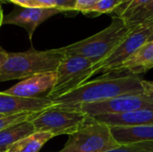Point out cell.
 Here are the masks:
<instances>
[{
    "label": "cell",
    "mask_w": 153,
    "mask_h": 152,
    "mask_svg": "<svg viewBox=\"0 0 153 152\" xmlns=\"http://www.w3.org/2000/svg\"><path fill=\"white\" fill-rule=\"evenodd\" d=\"M142 78L120 76L88 81L74 90L53 99L54 107L74 108L82 104L95 103L123 95L143 94Z\"/></svg>",
    "instance_id": "obj_1"
},
{
    "label": "cell",
    "mask_w": 153,
    "mask_h": 152,
    "mask_svg": "<svg viewBox=\"0 0 153 152\" xmlns=\"http://www.w3.org/2000/svg\"><path fill=\"white\" fill-rule=\"evenodd\" d=\"M65 55L59 48L8 53L0 67V82L23 80L35 74L56 72Z\"/></svg>",
    "instance_id": "obj_2"
},
{
    "label": "cell",
    "mask_w": 153,
    "mask_h": 152,
    "mask_svg": "<svg viewBox=\"0 0 153 152\" xmlns=\"http://www.w3.org/2000/svg\"><path fill=\"white\" fill-rule=\"evenodd\" d=\"M126 22L118 16L101 31L78 42L60 47L65 56H79L97 64L106 57L132 31Z\"/></svg>",
    "instance_id": "obj_3"
},
{
    "label": "cell",
    "mask_w": 153,
    "mask_h": 152,
    "mask_svg": "<svg viewBox=\"0 0 153 152\" xmlns=\"http://www.w3.org/2000/svg\"><path fill=\"white\" fill-rule=\"evenodd\" d=\"M121 145L114 139L110 126L90 116L69 138L59 152H105Z\"/></svg>",
    "instance_id": "obj_4"
},
{
    "label": "cell",
    "mask_w": 153,
    "mask_h": 152,
    "mask_svg": "<svg viewBox=\"0 0 153 152\" xmlns=\"http://www.w3.org/2000/svg\"><path fill=\"white\" fill-rule=\"evenodd\" d=\"M92 62L85 57L65 56L56 71L55 84L46 97L53 100L74 90L92 77Z\"/></svg>",
    "instance_id": "obj_5"
},
{
    "label": "cell",
    "mask_w": 153,
    "mask_h": 152,
    "mask_svg": "<svg viewBox=\"0 0 153 152\" xmlns=\"http://www.w3.org/2000/svg\"><path fill=\"white\" fill-rule=\"evenodd\" d=\"M89 116L74 108L52 107L36 116L31 123L36 132H45L58 135L68 136L77 132L89 119Z\"/></svg>",
    "instance_id": "obj_6"
},
{
    "label": "cell",
    "mask_w": 153,
    "mask_h": 152,
    "mask_svg": "<svg viewBox=\"0 0 153 152\" xmlns=\"http://www.w3.org/2000/svg\"><path fill=\"white\" fill-rule=\"evenodd\" d=\"M153 22L142 24L133 28L126 38L119 43L106 57L93 65L92 76L101 73V76L118 67L127 60L141 46L148 41L152 31Z\"/></svg>",
    "instance_id": "obj_7"
},
{
    "label": "cell",
    "mask_w": 153,
    "mask_h": 152,
    "mask_svg": "<svg viewBox=\"0 0 153 152\" xmlns=\"http://www.w3.org/2000/svg\"><path fill=\"white\" fill-rule=\"evenodd\" d=\"M77 108L85 115L94 117L104 115L123 114L139 109H153V99L145 94L123 95L95 103L82 104Z\"/></svg>",
    "instance_id": "obj_8"
},
{
    "label": "cell",
    "mask_w": 153,
    "mask_h": 152,
    "mask_svg": "<svg viewBox=\"0 0 153 152\" xmlns=\"http://www.w3.org/2000/svg\"><path fill=\"white\" fill-rule=\"evenodd\" d=\"M53 106V101L47 97L22 98L0 92V115L3 116L42 112Z\"/></svg>",
    "instance_id": "obj_9"
},
{
    "label": "cell",
    "mask_w": 153,
    "mask_h": 152,
    "mask_svg": "<svg viewBox=\"0 0 153 152\" xmlns=\"http://www.w3.org/2000/svg\"><path fill=\"white\" fill-rule=\"evenodd\" d=\"M153 68V40L145 42L127 60L116 69L100 78L136 76Z\"/></svg>",
    "instance_id": "obj_10"
},
{
    "label": "cell",
    "mask_w": 153,
    "mask_h": 152,
    "mask_svg": "<svg viewBox=\"0 0 153 152\" xmlns=\"http://www.w3.org/2000/svg\"><path fill=\"white\" fill-rule=\"evenodd\" d=\"M56 78V72L35 74L23 79L4 92L22 98H37L39 94L50 91L55 84Z\"/></svg>",
    "instance_id": "obj_11"
},
{
    "label": "cell",
    "mask_w": 153,
    "mask_h": 152,
    "mask_svg": "<svg viewBox=\"0 0 153 152\" xmlns=\"http://www.w3.org/2000/svg\"><path fill=\"white\" fill-rule=\"evenodd\" d=\"M63 13L60 9L53 8H23L16 13H11L4 19L3 24H13L24 28L31 41L32 35L38 26L47 19Z\"/></svg>",
    "instance_id": "obj_12"
},
{
    "label": "cell",
    "mask_w": 153,
    "mask_h": 152,
    "mask_svg": "<svg viewBox=\"0 0 153 152\" xmlns=\"http://www.w3.org/2000/svg\"><path fill=\"white\" fill-rule=\"evenodd\" d=\"M97 121L108 126H136L153 125V109L144 108L123 114L104 115L94 116Z\"/></svg>",
    "instance_id": "obj_13"
},
{
    "label": "cell",
    "mask_w": 153,
    "mask_h": 152,
    "mask_svg": "<svg viewBox=\"0 0 153 152\" xmlns=\"http://www.w3.org/2000/svg\"><path fill=\"white\" fill-rule=\"evenodd\" d=\"M114 139L121 146L153 141V125L111 126Z\"/></svg>",
    "instance_id": "obj_14"
},
{
    "label": "cell",
    "mask_w": 153,
    "mask_h": 152,
    "mask_svg": "<svg viewBox=\"0 0 153 152\" xmlns=\"http://www.w3.org/2000/svg\"><path fill=\"white\" fill-rule=\"evenodd\" d=\"M36 132L30 120L13 124L0 131V152L8 151L19 141Z\"/></svg>",
    "instance_id": "obj_15"
},
{
    "label": "cell",
    "mask_w": 153,
    "mask_h": 152,
    "mask_svg": "<svg viewBox=\"0 0 153 152\" xmlns=\"http://www.w3.org/2000/svg\"><path fill=\"white\" fill-rule=\"evenodd\" d=\"M55 136L49 133L35 132L30 136L19 141L8 151L9 152H38L46 142Z\"/></svg>",
    "instance_id": "obj_16"
},
{
    "label": "cell",
    "mask_w": 153,
    "mask_h": 152,
    "mask_svg": "<svg viewBox=\"0 0 153 152\" xmlns=\"http://www.w3.org/2000/svg\"><path fill=\"white\" fill-rule=\"evenodd\" d=\"M125 22L131 29L142 24L153 22V0H151L134 15L125 20Z\"/></svg>",
    "instance_id": "obj_17"
},
{
    "label": "cell",
    "mask_w": 153,
    "mask_h": 152,
    "mask_svg": "<svg viewBox=\"0 0 153 152\" xmlns=\"http://www.w3.org/2000/svg\"><path fill=\"white\" fill-rule=\"evenodd\" d=\"M150 1L151 0H124L120 6L115 10V13H117V16L125 21L134 15Z\"/></svg>",
    "instance_id": "obj_18"
},
{
    "label": "cell",
    "mask_w": 153,
    "mask_h": 152,
    "mask_svg": "<svg viewBox=\"0 0 153 152\" xmlns=\"http://www.w3.org/2000/svg\"><path fill=\"white\" fill-rule=\"evenodd\" d=\"M43 112V111H42ZM41 112H36V113H22V114H17L13 116H6L0 118V131L20 122L27 121V120H33L36 116H38Z\"/></svg>",
    "instance_id": "obj_19"
},
{
    "label": "cell",
    "mask_w": 153,
    "mask_h": 152,
    "mask_svg": "<svg viewBox=\"0 0 153 152\" xmlns=\"http://www.w3.org/2000/svg\"><path fill=\"white\" fill-rule=\"evenodd\" d=\"M123 1L124 0H100L91 13H109L115 12V10L120 6Z\"/></svg>",
    "instance_id": "obj_20"
},
{
    "label": "cell",
    "mask_w": 153,
    "mask_h": 152,
    "mask_svg": "<svg viewBox=\"0 0 153 152\" xmlns=\"http://www.w3.org/2000/svg\"><path fill=\"white\" fill-rule=\"evenodd\" d=\"M99 1L100 0H77L74 12H81L83 13H91Z\"/></svg>",
    "instance_id": "obj_21"
},
{
    "label": "cell",
    "mask_w": 153,
    "mask_h": 152,
    "mask_svg": "<svg viewBox=\"0 0 153 152\" xmlns=\"http://www.w3.org/2000/svg\"><path fill=\"white\" fill-rule=\"evenodd\" d=\"M55 6L62 12L74 11L77 0H53Z\"/></svg>",
    "instance_id": "obj_22"
},
{
    "label": "cell",
    "mask_w": 153,
    "mask_h": 152,
    "mask_svg": "<svg viewBox=\"0 0 153 152\" xmlns=\"http://www.w3.org/2000/svg\"><path fill=\"white\" fill-rule=\"evenodd\" d=\"M32 4H33V7H35V8H53V7H56L53 0H32Z\"/></svg>",
    "instance_id": "obj_23"
},
{
    "label": "cell",
    "mask_w": 153,
    "mask_h": 152,
    "mask_svg": "<svg viewBox=\"0 0 153 152\" xmlns=\"http://www.w3.org/2000/svg\"><path fill=\"white\" fill-rule=\"evenodd\" d=\"M105 152H148L143 151L139 148H136L133 145H127V146H120L117 149H113L110 151Z\"/></svg>",
    "instance_id": "obj_24"
},
{
    "label": "cell",
    "mask_w": 153,
    "mask_h": 152,
    "mask_svg": "<svg viewBox=\"0 0 153 152\" xmlns=\"http://www.w3.org/2000/svg\"><path fill=\"white\" fill-rule=\"evenodd\" d=\"M142 86L143 89V94L153 99V81L142 80Z\"/></svg>",
    "instance_id": "obj_25"
},
{
    "label": "cell",
    "mask_w": 153,
    "mask_h": 152,
    "mask_svg": "<svg viewBox=\"0 0 153 152\" xmlns=\"http://www.w3.org/2000/svg\"><path fill=\"white\" fill-rule=\"evenodd\" d=\"M133 146L139 148L143 151L148 152H153V141L152 142H141V143H136L133 144Z\"/></svg>",
    "instance_id": "obj_26"
},
{
    "label": "cell",
    "mask_w": 153,
    "mask_h": 152,
    "mask_svg": "<svg viewBox=\"0 0 153 152\" xmlns=\"http://www.w3.org/2000/svg\"><path fill=\"white\" fill-rule=\"evenodd\" d=\"M9 2H12L17 5H20L23 8H34L32 0H8Z\"/></svg>",
    "instance_id": "obj_27"
},
{
    "label": "cell",
    "mask_w": 153,
    "mask_h": 152,
    "mask_svg": "<svg viewBox=\"0 0 153 152\" xmlns=\"http://www.w3.org/2000/svg\"><path fill=\"white\" fill-rule=\"evenodd\" d=\"M7 56H8V53L0 47V67L2 66V65L4 64V62L7 58Z\"/></svg>",
    "instance_id": "obj_28"
},
{
    "label": "cell",
    "mask_w": 153,
    "mask_h": 152,
    "mask_svg": "<svg viewBox=\"0 0 153 152\" xmlns=\"http://www.w3.org/2000/svg\"><path fill=\"white\" fill-rule=\"evenodd\" d=\"M3 22H4V13H3V9L0 4V28H1Z\"/></svg>",
    "instance_id": "obj_29"
},
{
    "label": "cell",
    "mask_w": 153,
    "mask_h": 152,
    "mask_svg": "<svg viewBox=\"0 0 153 152\" xmlns=\"http://www.w3.org/2000/svg\"><path fill=\"white\" fill-rule=\"evenodd\" d=\"M152 40H153V28H152V34H151V36H150V38H149L148 41H152Z\"/></svg>",
    "instance_id": "obj_30"
},
{
    "label": "cell",
    "mask_w": 153,
    "mask_h": 152,
    "mask_svg": "<svg viewBox=\"0 0 153 152\" xmlns=\"http://www.w3.org/2000/svg\"><path fill=\"white\" fill-rule=\"evenodd\" d=\"M6 2H9L8 0H0V4H1V3H6Z\"/></svg>",
    "instance_id": "obj_31"
},
{
    "label": "cell",
    "mask_w": 153,
    "mask_h": 152,
    "mask_svg": "<svg viewBox=\"0 0 153 152\" xmlns=\"http://www.w3.org/2000/svg\"><path fill=\"white\" fill-rule=\"evenodd\" d=\"M4 116H3V115H0V118H1V117H4Z\"/></svg>",
    "instance_id": "obj_32"
},
{
    "label": "cell",
    "mask_w": 153,
    "mask_h": 152,
    "mask_svg": "<svg viewBox=\"0 0 153 152\" xmlns=\"http://www.w3.org/2000/svg\"><path fill=\"white\" fill-rule=\"evenodd\" d=\"M6 152H9V151H6Z\"/></svg>",
    "instance_id": "obj_33"
}]
</instances>
